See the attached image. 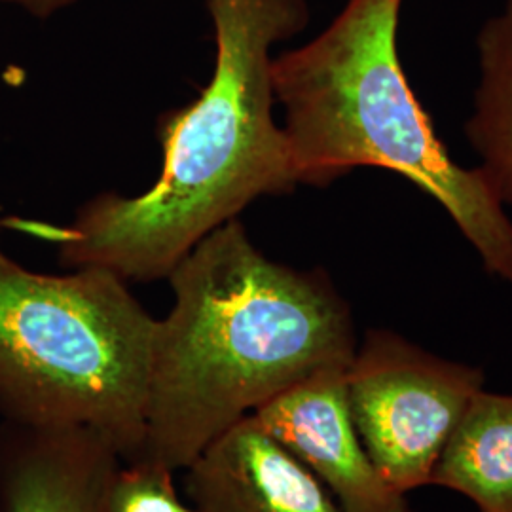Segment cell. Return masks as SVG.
<instances>
[{"instance_id":"52a82bcc","label":"cell","mask_w":512,"mask_h":512,"mask_svg":"<svg viewBox=\"0 0 512 512\" xmlns=\"http://www.w3.org/2000/svg\"><path fill=\"white\" fill-rule=\"evenodd\" d=\"M124 458L86 427L0 425V512H110Z\"/></svg>"},{"instance_id":"8fae6325","label":"cell","mask_w":512,"mask_h":512,"mask_svg":"<svg viewBox=\"0 0 512 512\" xmlns=\"http://www.w3.org/2000/svg\"><path fill=\"white\" fill-rule=\"evenodd\" d=\"M175 471L150 458L124 461L110 492V512H198L177 494Z\"/></svg>"},{"instance_id":"8992f818","label":"cell","mask_w":512,"mask_h":512,"mask_svg":"<svg viewBox=\"0 0 512 512\" xmlns=\"http://www.w3.org/2000/svg\"><path fill=\"white\" fill-rule=\"evenodd\" d=\"M348 368L313 374L253 416L323 482L342 511L412 512L408 495L387 484L359 437L349 408Z\"/></svg>"},{"instance_id":"9c48e42d","label":"cell","mask_w":512,"mask_h":512,"mask_svg":"<svg viewBox=\"0 0 512 512\" xmlns=\"http://www.w3.org/2000/svg\"><path fill=\"white\" fill-rule=\"evenodd\" d=\"M431 486L467 497L478 512H512V393H476Z\"/></svg>"},{"instance_id":"7a4b0ae2","label":"cell","mask_w":512,"mask_h":512,"mask_svg":"<svg viewBox=\"0 0 512 512\" xmlns=\"http://www.w3.org/2000/svg\"><path fill=\"white\" fill-rule=\"evenodd\" d=\"M217 57L211 82L188 107L158 122L164 167L139 196L101 194L54 230L65 264L128 281L167 279L205 236L294 177L275 122V44L302 33L306 0H207Z\"/></svg>"},{"instance_id":"30bf717a","label":"cell","mask_w":512,"mask_h":512,"mask_svg":"<svg viewBox=\"0 0 512 512\" xmlns=\"http://www.w3.org/2000/svg\"><path fill=\"white\" fill-rule=\"evenodd\" d=\"M478 80L465 135L495 196L512 207V0L476 37Z\"/></svg>"},{"instance_id":"5b68a950","label":"cell","mask_w":512,"mask_h":512,"mask_svg":"<svg viewBox=\"0 0 512 512\" xmlns=\"http://www.w3.org/2000/svg\"><path fill=\"white\" fill-rule=\"evenodd\" d=\"M351 416L366 452L397 492L431 486L446 444L486 374L391 329H368L348 368Z\"/></svg>"},{"instance_id":"ba28073f","label":"cell","mask_w":512,"mask_h":512,"mask_svg":"<svg viewBox=\"0 0 512 512\" xmlns=\"http://www.w3.org/2000/svg\"><path fill=\"white\" fill-rule=\"evenodd\" d=\"M183 471L184 492L198 512H344L253 414L209 442Z\"/></svg>"},{"instance_id":"277c9868","label":"cell","mask_w":512,"mask_h":512,"mask_svg":"<svg viewBox=\"0 0 512 512\" xmlns=\"http://www.w3.org/2000/svg\"><path fill=\"white\" fill-rule=\"evenodd\" d=\"M156 323L103 268L35 274L0 251V414L86 427L145 458Z\"/></svg>"},{"instance_id":"7c38bea8","label":"cell","mask_w":512,"mask_h":512,"mask_svg":"<svg viewBox=\"0 0 512 512\" xmlns=\"http://www.w3.org/2000/svg\"><path fill=\"white\" fill-rule=\"evenodd\" d=\"M0 2H8L19 6L21 10L29 12L35 18L46 19L55 16L61 10H67L74 4H78L80 0H0Z\"/></svg>"},{"instance_id":"6da1fadb","label":"cell","mask_w":512,"mask_h":512,"mask_svg":"<svg viewBox=\"0 0 512 512\" xmlns=\"http://www.w3.org/2000/svg\"><path fill=\"white\" fill-rule=\"evenodd\" d=\"M167 279L173 308L154 332L145 458L171 471L279 393L355 357L353 315L329 275L268 258L236 219Z\"/></svg>"},{"instance_id":"3957f363","label":"cell","mask_w":512,"mask_h":512,"mask_svg":"<svg viewBox=\"0 0 512 512\" xmlns=\"http://www.w3.org/2000/svg\"><path fill=\"white\" fill-rule=\"evenodd\" d=\"M404 0H348L329 27L272 61L275 103L298 184L380 167L429 194L482 268L512 285V219L478 167L440 141L399 57Z\"/></svg>"}]
</instances>
